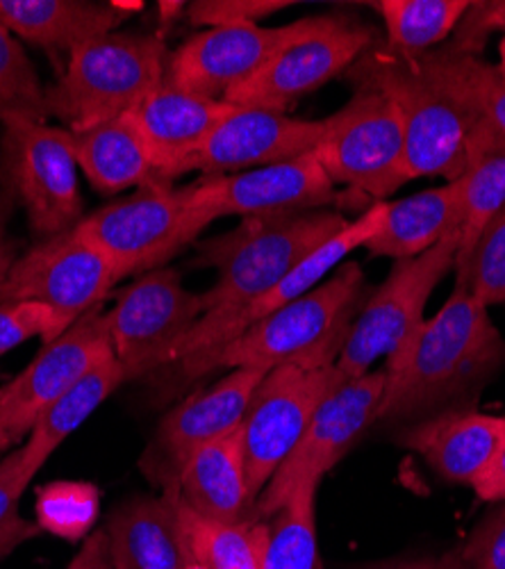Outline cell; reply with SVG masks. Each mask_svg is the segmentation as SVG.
Masks as SVG:
<instances>
[{
    "instance_id": "cell-9",
    "label": "cell",
    "mask_w": 505,
    "mask_h": 569,
    "mask_svg": "<svg viewBox=\"0 0 505 569\" xmlns=\"http://www.w3.org/2000/svg\"><path fill=\"white\" fill-rule=\"evenodd\" d=\"M78 230L123 280L166 267L203 228L190 214L182 187L164 182L140 187L132 197L84 214Z\"/></svg>"
},
{
    "instance_id": "cell-22",
    "label": "cell",
    "mask_w": 505,
    "mask_h": 569,
    "mask_svg": "<svg viewBox=\"0 0 505 569\" xmlns=\"http://www.w3.org/2000/svg\"><path fill=\"white\" fill-rule=\"evenodd\" d=\"M503 436L505 417L448 408L412 423L401 445L420 453L446 483L474 488L494 462Z\"/></svg>"
},
{
    "instance_id": "cell-2",
    "label": "cell",
    "mask_w": 505,
    "mask_h": 569,
    "mask_svg": "<svg viewBox=\"0 0 505 569\" xmlns=\"http://www.w3.org/2000/svg\"><path fill=\"white\" fill-rule=\"evenodd\" d=\"M364 292L362 267L346 262L312 292L260 319L231 342L171 365L178 369V383H192L221 369L271 371L285 365L305 369L331 367L366 299Z\"/></svg>"
},
{
    "instance_id": "cell-18",
    "label": "cell",
    "mask_w": 505,
    "mask_h": 569,
    "mask_svg": "<svg viewBox=\"0 0 505 569\" xmlns=\"http://www.w3.org/2000/svg\"><path fill=\"white\" fill-rule=\"evenodd\" d=\"M307 19L281 28H210L169 56L166 82L196 97L223 101L228 91L251 80L287 41L303 32Z\"/></svg>"
},
{
    "instance_id": "cell-46",
    "label": "cell",
    "mask_w": 505,
    "mask_h": 569,
    "mask_svg": "<svg viewBox=\"0 0 505 569\" xmlns=\"http://www.w3.org/2000/svg\"><path fill=\"white\" fill-rule=\"evenodd\" d=\"M6 451H8V447H6L3 442H0V458H3V456H6Z\"/></svg>"
},
{
    "instance_id": "cell-8",
    "label": "cell",
    "mask_w": 505,
    "mask_h": 569,
    "mask_svg": "<svg viewBox=\"0 0 505 569\" xmlns=\"http://www.w3.org/2000/svg\"><path fill=\"white\" fill-rule=\"evenodd\" d=\"M314 158L333 182L349 184L374 203L412 180L401 117L385 93L374 89H355L342 110L324 119Z\"/></svg>"
},
{
    "instance_id": "cell-21",
    "label": "cell",
    "mask_w": 505,
    "mask_h": 569,
    "mask_svg": "<svg viewBox=\"0 0 505 569\" xmlns=\"http://www.w3.org/2000/svg\"><path fill=\"white\" fill-rule=\"evenodd\" d=\"M233 110L231 103L196 97L164 80L128 119L140 132L160 180L171 182L185 173L188 162Z\"/></svg>"
},
{
    "instance_id": "cell-43",
    "label": "cell",
    "mask_w": 505,
    "mask_h": 569,
    "mask_svg": "<svg viewBox=\"0 0 505 569\" xmlns=\"http://www.w3.org/2000/svg\"><path fill=\"white\" fill-rule=\"evenodd\" d=\"M474 492L483 501H505V436L485 477L474 486Z\"/></svg>"
},
{
    "instance_id": "cell-4",
    "label": "cell",
    "mask_w": 505,
    "mask_h": 569,
    "mask_svg": "<svg viewBox=\"0 0 505 569\" xmlns=\"http://www.w3.org/2000/svg\"><path fill=\"white\" fill-rule=\"evenodd\" d=\"M355 89H374L394 103L410 178L457 180L467 169V137L476 112L444 91L412 56L372 46L346 73Z\"/></svg>"
},
{
    "instance_id": "cell-41",
    "label": "cell",
    "mask_w": 505,
    "mask_h": 569,
    "mask_svg": "<svg viewBox=\"0 0 505 569\" xmlns=\"http://www.w3.org/2000/svg\"><path fill=\"white\" fill-rule=\"evenodd\" d=\"M17 201L0 187V284L6 282L12 264L19 260V242L10 234V221L14 217Z\"/></svg>"
},
{
    "instance_id": "cell-3",
    "label": "cell",
    "mask_w": 505,
    "mask_h": 569,
    "mask_svg": "<svg viewBox=\"0 0 505 569\" xmlns=\"http://www.w3.org/2000/svg\"><path fill=\"white\" fill-rule=\"evenodd\" d=\"M346 226L335 210L279 212L246 217L235 230L201 242L196 264L216 271V282L201 295V319H221L257 301Z\"/></svg>"
},
{
    "instance_id": "cell-10",
    "label": "cell",
    "mask_w": 505,
    "mask_h": 569,
    "mask_svg": "<svg viewBox=\"0 0 505 569\" xmlns=\"http://www.w3.org/2000/svg\"><path fill=\"white\" fill-rule=\"evenodd\" d=\"M205 315L201 295L185 290L180 273L162 267L142 273L105 312L112 351L128 381L171 367L199 319Z\"/></svg>"
},
{
    "instance_id": "cell-13",
    "label": "cell",
    "mask_w": 505,
    "mask_h": 569,
    "mask_svg": "<svg viewBox=\"0 0 505 569\" xmlns=\"http://www.w3.org/2000/svg\"><path fill=\"white\" fill-rule=\"evenodd\" d=\"M117 282L110 260L75 226L19 256L0 284V303L30 301L51 308L62 336L80 317L101 308Z\"/></svg>"
},
{
    "instance_id": "cell-47",
    "label": "cell",
    "mask_w": 505,
    "mask_h": 569,
    "mask_svg": "<svg viewBox=\"0 0 505 569\" xmlns=\"http://www.w3.org/2000/svg\"><path fill=\"white\" fill-rule=\"evenodd\" d=\"M319 569H326V567H324V565H321V567H319Z\"/></svg>"
},
{
    "instance_id": "cell-28",
    "label": "cell",
    "mask_w": 505,
    "mask_h": 569,
    "mask_svg": "<svg viewBox=\"0 0 505 569\" xmlns=\"http://www.w3.org/2000/svg\"><path fill=\"white\" fill-rule=\"evenodd\" d=\"M71 134L78 167L101 194H119L130 187L164 184L128 114Z\"/></svg>"
},
{
    "instance_id": "cell-32",
    "label": "cell",
    "mask_w": 505,
    "mask_h": 569,
    "mask_svg": "<svg viewBox=\"0 0 505 569\" xmlns=\"http://www.w3.org/2000/svg\"><path fill=\"white\" fill-rule=\"evenodd\" d=\"M387 30V49L401 56L428 53L463 21L467 0H381L374 3Z\"/></svg>"
},
{
    "instance_id": "cell-24",
    "label": "cell",
    "mask_w": 505,
    "mask_h": 569,
    "mask_svg": "<svg viewBox=\"0 0 505 569\" xmlns=\"http://www.w3.org/2000/svg\"><path fill=\"white\" fill-rule=\"evenodd\" d=\"M105 533L114 569H185L194 560L171 490L123 501Z\"/></svg>"
},
{
    "instance_id": "cell-20",
    "label": "cell",
    "mask_w": 505,
    "mask_h": 569,
    "mask_svg": "<svg viewBox=\"0 0 505 569\" xmlns=\"http://www.w3.org/2000/svg\"><path fill=\"white\" fill-rule=\"evenodd\" d=\"M321 134L324 119L307 121L285 112L235 106L188 162L185 173L201 171L208 178L292 162L314 153Z\"/></svg>"
},
{
    "instance_id": "cell-30",
    "label": "cell",
    "mask_w": 505,
    "mask_h": 569,
    "mask_svg": "<svg viewBox=\"0 0 505 569\" xmlns=\"http://www.w3.org/2000/svg\"><path fill=\"white\" fill-rule=\"evenodd\" d=\"M412 58L453 99L492 121L505 134V76L498 67L455 46Z\"/></svg>"
},
{
    "instance_id": "cell-17",
    "label": "cell",
    "mask_w": 505,
    "mask_h": 569,
    "mask_svg": "<svg viewBox=\"0 0 505 569\" xmlns=\"http://www.w3.org/2000/svg\"><path fill=\"white\" fill-rule=\"evenodd\" d=\"M266 373L231 369L214 386L190 395L166 412L140 460L147 479L162 492L175 488L182 467L199 449L240 429L251 397Z\"/></svg>"
},
{
    "instance_id": "cell-42",
    "label": "cell",
    "mask_w": 505,
    "mask_h": 569,
    "mask_svg": "<svg viewBox=\"0 0 505 569\" xmlns=\"http://www.w3.org/2000/svg\"><path fill=\"white\" fill-rule=\"evenodd\" d=\"M67 569H114L105 529L91 533Z\"/></svg>"
},
{
    "instance_id": "cell-44",
    "label": "cell",
    "mask_w": 505,
    "mask_h": 569,
    "mask_svg": "<svg viewBox=\"0 0 505 569\" xmlns=\"http://www.w3.org/2000/svg\"><path fill=\"white\" fill-rule=\"evenodd\" d=\"M378 569H469V562L463 553V547L455 551H446L442 556H424L415 560H401L394 565H385Z\"/></svg>"
},
{
    "instance_id": "cell-11",
    "label": "cell",
    "mask_w": 505,
    "mask_h": 569,
    "mask_svg": "<svg viewBox=\"0 0 505 569\" xmlns=\"http://www.w3.org/2000/svg\"><path fill=\"white\" fill-rule=\"evenodd\" d=\"M374 46V32L346 17H307L303 32L251 80L225 93V103L285 112L305 93L346 73Z\"/></svg>"
},
{
    "instance_id": "cell-29",
    "label": "cell",
    "mask_w": 505,
    "mask_h": 569,
    "mask_svg": "<svg viewBox=\"0 0 505 569\" xmlns=\"http://www.w3.org/2000/svg\"><path fill=\"white\" fill-rule=\"evenodd\" d=\"M125 381L128 378L123 367L112 356L89 373H84L73 388H69L60 399H55L39 415L26 445L21 447L23 460L34 477L46 465V460L60 449V445L71 433H75L97 412V408Z\"/></svg>"
},
{
    "instance_id": "cell-1",
    "label": "cell",
    "mask_w": 505,
    "mask_h": 569,
    "mask_svg": "<svg viewBox=\"0 0 505 569\" xmlns=\"http://www.w3.org/2000/svg\"><path fill=\"white\" fill-rule=\"evenodd\" d=\"M483 306L455 288L415 340L385 365V395L376 421L426 419L469 401L505 367V340Z\"/></svg>"
},
{
    "instance_id": "cell-12",
    "label": "cell",
    "mask_w": 505,
    "mask_h": 569,
    "mask_svg": "<svg viewBox=\"0 0 505 569\" xmlns=\"http://www.w3.org/2000/svg\"><path fill=\"white\" fill-rule=\"evenodd\" d=\"M340 383L344 378L335 365L321 369L285 365L262 378L240 423L249 490L255 499L296 449L316 408Z\"/></svg>"
},
{
    "instance_id": "cell-16",
    "label": "cell",
    "mask_w": 505,
    "mask_h": 569,
    "mask_svg": "<svg viewBox=\"0 0 505 569\" xmlns=\"http://www.w3.org/2000/svg\"><path fill=\"white\" fill-rule=\"evenodd\" d=\"M112 356V340L101 308L87 312L58 340L43 345L14 381L0 388V442L8 449L19 445L30 436L46 408Z\"/></svg>"
},
{
    "instance_id": "cell-27",
    "label": "cell",
    "mask_w": 505,
    "mask_h": 569,
    "mask_svg": "<svg viewBox=\"0 0 505 569\" xmlns=\"http://www.w3.org/2000/svg\"><path fill=\"white\" fill-rule=\"evenodd\" d=\"M463 226L461 182L424 189L420 194L390 203L381 230L364 249L374 258L410 260L431 251L442 237Z\"/></svg>"
},
{
    "instance_id": "cell-39",
    "label": "cell",
    "mask_w": 505,
    "mask_h": 569,
    "mask_svg": "<svg viewBox=\"0 0 505 569\" xmlns=\"http://www.w3.org/2000/svg\"><path fill=\"white\" fill-rule=\"evenodd\" d=\"M290 8L287 0H199L188 10L194 26H257L260 19Z\"/></svg>"
},
{
    "instance_id": "cell-33",
    "label": "cell",
    "mask_w": 505,
    "mask_h": 569,
    "mask_svg": "<svg viewBox=\"0 0 505 569\" xmlns=\"http://www.w3.org/2000/svg\"><path fill=\"white\" fill-rule=\"evenodd\" d=\"M316 490L305 486L264 521L262 569H319Z\"/></svg>"
},
{
    "instance_id": "cell-6",
    "label": "cell",
    "mask_w": 505,
    "mask_h": 569,
    "mask_svg": "<svg viewBox=\"0 0 505 569\" xmlns=\"http://www.w3.org/2000/svg\"><path fill=\"white\" fill-rule=\"evenodd\" d=\"M457 244L461 230H453L424 256L392 264L381 288L364 299L335 360L344 381L370 373L381 358H396L415 340L431 295L455 267Z\"/></svg>"
},
{
    "instance_id": "cell-38",
    "label": "cell",
    "mask_w": 505,
    "mask_h": 569,
    "mask_svg": "<svg viewBox=\"0 0 505 569\" xmlns=\"http://www.w3.org/2000/svg\"><path fill=\"white\" fill-rule=\"evenodd\" d=\"M34 336H39L43 345L60 338L51 308L30 301L0 303V356H6Z\"/></svg>"
},
{
    "instance_id": "cell-19",
    "label": "cell",
    "mask_w": 505,
    "mask_h": 569,
    "mask_svg": "<svg viewBox=\"0 0 505 569\" xmlns=\"http://www.w3.org/2000/svg\"><path fill=\"white\" fill-rule=\"evenodd\" d=\"M387 201L372 203L355 221H349L346 228L333 234L326 244H321L303 262H299L271 292L249 303L246 308L221 319H199V323L192 328V333L178 347L173 365L231 342L260 319L312 292L316 284L326 276H331V271L337 264H342L355 249L372 240L387 217Z\"/></svg>"
},
{
    "instance_id": "cell-34",
    "label": "cell",
    "mask_w": 505,
    "mask_h": 569,
    "mask_svg": "<svg viewBox=\"0 0 505 569\" xmlns=\"http://www.w3.org/2000/svg\"><path fill=\"white\" fill-rule=\"evenodd\" d=\"M37 527L67 542L94 533L101 515V490L87 481H55L37 490Z\"/></svg>"
},
{
    "instance_id": "cell-37",
    "label": "cell",
    "mask_w": 505,
    "mask_h": 569,
    "mask_svg": "<svg viewBox=\"0 0 505 569\" xmlns=\"http://www.w3.org/2000/svg\"><path fill=\"white\" fill-rule=\"evenodd\" d=\"M32 479L34 473L28 469L21 447L0 458V558L39 533V527L19 512L21 497Z\"/></svg>"
},
{
    "instance_id": "cell-26",
    "label": "cell",
    "mask_w": 505,
    "mask_h": 569,
    "mask_svg": "<svg viewBox=\"0 0 505 569\" xmlns=\"http://www.w3.org/2000/svg\"><path fill=\"white\" fill-rule=\"evenodd\" d=\"M457 182L463 194V226L453 267L455 280L465 273L485 228L505 210V134L481 114L469 130L467 169Z\"/></svg>"
},
{
    "instance_id": "cell-14",
    "label": "cell",
    "mask_w": 505,
    "mask_h": 569,
    "mask_svg": "<svg viewBox=\"0 0 505 569\" xmlns=\"http://www.w3.org/2000/svg\"><path fill=\"white\" fill-rule=\"evenodd\" d=\"M383 395L385 371H370L340 383L316 408L305 436L257 497V519L281 510L296 490L319 486L324 473L378 419Z\"/></svg>"
},
{
    "instance_id": "cell-31",
    "label": "cell",
    "mask_w": 505,
    "mask_h": 569,
    "mask_svg": "<svg viewBox=\"0 0 505 569\" xmlns=\"http://www.w3.org/2000/svg\"><path fill=\"white\" fill-rule=\"evenodd\" d=\"M173 497L190 553L196 562L205 569H262V519L249 525H223L190 510L175 492Z\"/></svg>"
},
{
    "instance_id": "cell-25",
    "label": "cell",
    "mask_w": 505,
    "mask_h": 569,
    "mask_svg": "<svg viewBox=\"0 0 505 569\" xmlns=\"http://www.w3.org/2000/svg\"><path fill=\"white\" fill-rule=\"evenodd\" d=\"M178 499L196 515L223 521V525H249L257 521V499L249 490L242 429L199 449L182 467L175 488Z\"/></svg>"
},
{
    "instance_id": "cell-23",
    "label": "cell",
    "mask_w": 505,
    "mask_h": 569,
    "mask_svg": "<svg viewBox=\"0 0 505 569\" xmlns=\"http://www.w3.org/2000/svg\"><path fill=\"white\" fill-rule=\"evenodd\" d=\"M142 3L89 0H0V26L51 58H71L80 46L112 34Z\"/></svg>"
},
{
    "instance_id": "cell-36",
    "label": "cell",
    "mask_w": 505,
    "mask_h": 569,
    "mask_svg": "<svg viewBox=\"0 0 505 569\" xmlns=\"http://www.w3.org/2000/svg\"><path fill=\"white\" fill-rule=\"evenodd\" d=\"M455 288L469 290L487 308L505 303V210L481 234Z\"/></svg>"
},
{
    "instance_id": "cell-15",
    "label": "cell",
    "mask_w": 505,
    "mask_h": 569,
    "mask_svg": "<svg viewBox=\"0 0 505 569\" xmlns=\"http://www.w3.org/2000/svg\"><path fill=\"white\" fill-rule=\"evenodd\" d=\"M185 203L201 228L221 217H262L319 210L337 199L335 182L314 153L292 162L269 164L240 173L208 176L188 187Z\"/></svg>"
},
{
    "instance_id": "cell-40",
    "label": "cell",
    "mask_w": 505,
    "mask_h": 569,
    "mask_svg": "<svg viewBox=\"0 0 505 569\" xmlns=\"http://www.w3.org/2000/svg\"><path fill=\"white\" fill-rule=\"evenodd\" d=\"M463 553L469 569H505V501L472 531Z\"/></svg>"
},
{
    "instance_id": "cell-5",
    "label": "cell",
    "mask_w": 505,
    "mask_h": 569,
    "mask_svg": "<svg viewBox=\"0 0 505 569\" xmlns=\"http://www.w3.org/2000/svg\"><path fill=\"white\" fill-rule=\"evenodd\" d=\"M169 53L160 37L112 32L80 46L64 73L46 87L49 117L69 132L119 119L140 106L166 78Z\"/></svg>"
},
{
    "instance_id": "cell-45",
    "label": "cell",
    "mask_w": 505,
    "mask_h": 569,
    "mask_svg": "<svg viewBox=\"0 0 505 569\" xmlns=\"http://www.w3.org/2000/svg\"><path fill=\"white\" fill-rule=\"evenodd\" d=\"M498 56H501V64H498V69H501V73L505 76V37L501 39V46H498Z\"/></svg>"
},
{
    "instance_id": "cell-35",
    "label": "cell",
    "mask_w": 505,
    "mask_h": 569,
    "mask_svg": "<svg viewBox=\"0 0 505 569\" xmlns=\"http://www.w3.org/2000/svg\"><path fill=\"white\" fill-rule=\"evenodd\" d=\"M46 87L19 39L0 26V126L46 121Z\"/></svg>"
},
{
    "instance_id": "cell-7",
    "label": "cell",
    "mask_w": 505,
    "mask_h": 569,
    "mask_svg": "<svg viewBox=\"0 0 505 569\" xmlns=\"http://www.w3.org/2000/svg\"><path fill=\"white\" fill-rule=\"evenodd\" d=\"M73 134L43 121H14L0 134V187L28 214L39 242L84 219Z\"/></svg>"
}]
</instances>
